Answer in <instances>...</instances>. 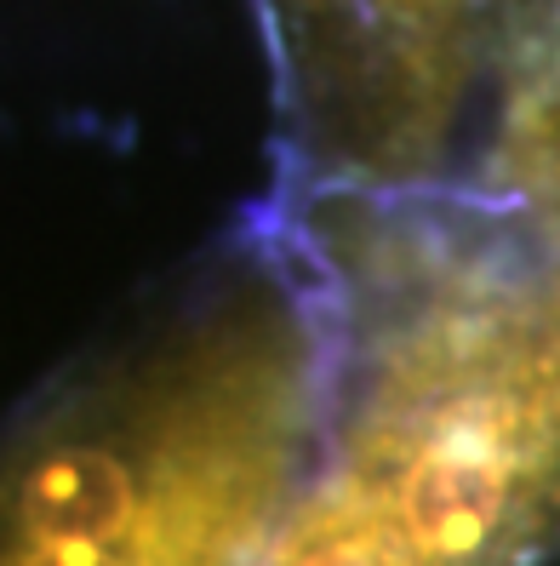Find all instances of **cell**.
I'll return each mask as SVG.
<instances>
[{
	"instance_id": "cell-1",
	"label": "cell",
	"mask_w": 560,
	"mask_h": 566,
	"mask_svg": "<svg viewBox=\"0 0 560 566\" xmlns=\"http://www.w3.org/2000/svg\"><path fill=\"white\" fill-rule=\"evenodd\" d=\"M338 384L263 566H538L560 549V252L338 263Z\"/></svg>"
},
{
	"instance_id": "cell-2",
	"label": "cell",
	"mask_w": 560,
	"mask_h": 566,
	"mask_svg": "<svg viewBox=\"0 0 560 566\" xmlns=\"http://www.w3.org/2000/svg\"><path fill=\"white\" fill-rule=\"evenodd\" d=\"M338 384L326 270L252 252L0 441V566H263Z\"/></svg>"
}]
</instances>
